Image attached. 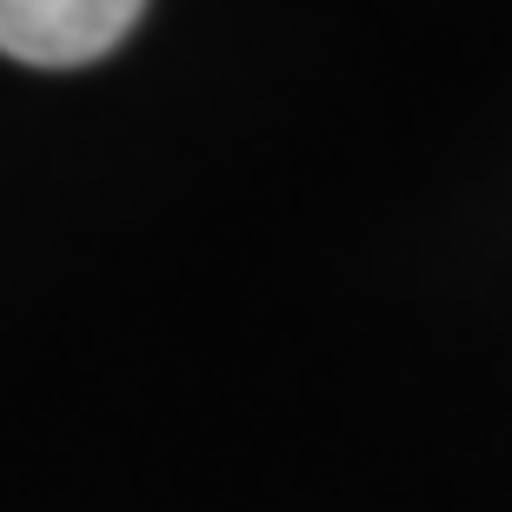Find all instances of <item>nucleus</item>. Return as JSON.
Segmentation results:
<instances>
[{
  "label": "nucleus",
  "instance_id": "f257e3e1",
  "mask_svg": "<svg viewBox=\"0 0 512 512\" xmlns=\"http://www.w3.org/2000/svg\"><path fill=\"white\" fill-rule=\"evenodd\" d=\"M147 0H0V54L20 67H87L133 34Z\"/></svg>",
  "mask_w": 512,
  "mask_h": 512
}]
</instances>
